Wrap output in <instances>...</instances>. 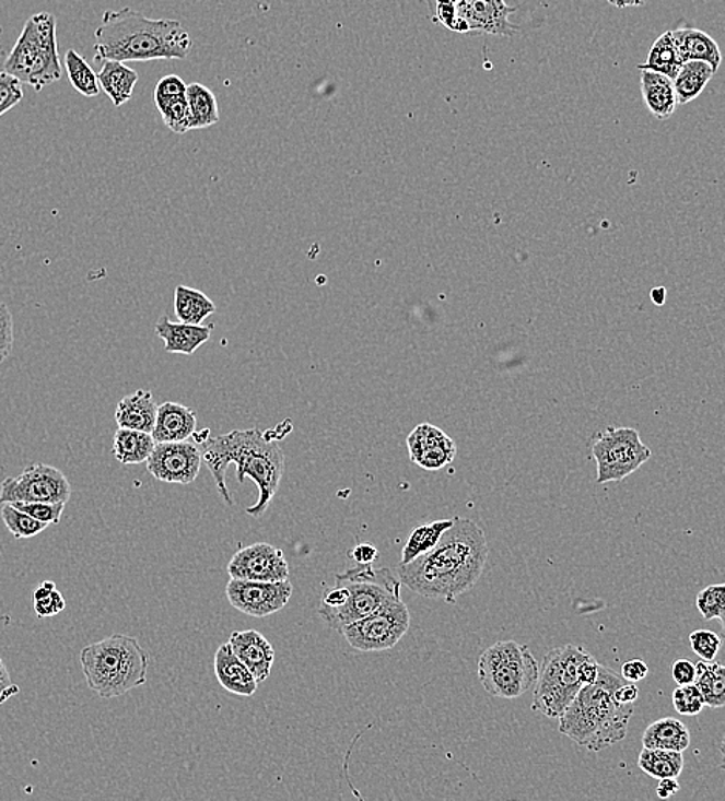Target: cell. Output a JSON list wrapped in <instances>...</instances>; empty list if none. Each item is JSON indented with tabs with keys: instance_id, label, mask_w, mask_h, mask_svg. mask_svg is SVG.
Returning a JSON list of instances; mask_svg holds the SVG:
<instances>
[{
	"instance_id": "40",
	"label": "cell",
	"mask_w": 725,
	"mask_h": 801,
	"mask_svg": "<svg viewBox=\"0 0 725 801\" xmlns=\"http://www.w3.org/2000/svg\"><path fill=\"white\" fill-rule=\"evenodd\" d=\"M671 702H674L676 712L687 717L698 716L705 708L704 695L694 683L678 686V690L674 691L671 695Z\"/></svg>"
},
{
	"instance_id": "11",
	"label": "cell",
	"mask_w": 725,
	"mask_h": 801,
	"mask_svg": "<svg viewBox=\"0 0 725 801\" xmlns=\"http://www.w3.org/2000/svg\"><path fill=\"white\" fill-rule=\"evenodd\" d=\"M411 626V614L401 598L383 604L374 614L341 627L340 634L360 652L393 649Z\"/></svg>"
},
{
	"instance_id": "53",
	"label": "cell",
	"mask_w": 725,
	"mask_h": 801,
	"mask_svg": "<svg viewBox=\"0 0 725 801\" xmlns=\"http://www.w3.org/2000/svg\"><path fill=\"white\" fill-rule=\"evenodd\" d=\"M679 789H681V786L678 784V778H660L656 793L659 799L667 800L678 793Z\"/></svg>"
},
{
	"instance_id": "21",
	"label": "cell",
	"mask_w": 725,
	"mask_h": 801,
	"mask_svg": "<svg viewBox=\"0 0 725 801\" xmlns=\"http://www.w3.org/2000/svg\"><path fill=\"white\" fill-rule=\"evenodd\" d=\"M157 408L155 398L149 390H137L127 394L116 405L115 419L119 428L129 431L148 432L152 434L155 428Z\"/></svg>"
},
{
	"instance_id": "12",
	"label": "cell",
	"mask_w": 725,
	"mask_h": 801,
	"mask_svg": "<svg viewBox=\"0 0 725 801\" xmlns=\"http://www.w3.org/2000/svg\"><path fill=\"white\" fill-rule=\"evenodd\" d=\"M71 484L61 470L36 462L17 476H9L0 484L2 503H69Z\"/></svg>"
},
{
	"instance_id": "33",
	"label": "cell",
	"mask_w": 725,
	"mask_h": 801,
	"mask_svg": "<svg viewBox=\"0 0 725 801\" xmlns=\"http://www.w3.org/2000/svg\"><path fill=\"white\" fill-rule=\"evenodd\" d=\"M638 765L647 776L656 780L678 778L683 769L682 752L644 747L638 758Z\"/></svg>"
},
{
	"instance_id": "3",
	"label": "cell",
	"mask_w": 725,
	"mask_h": 801,
	"mask_svg": "<svg viewBox=\"0 0 725 801\" xmlns=\"http://www.w3.org/2000/svg\"><path fill=\"white\" fill-rule=\"evenodd\" d=\"M191 45L182 22L150 19L126 7L103 14L95 32V60H183L190 55Z\"/></svg>"
},
{
	"instance_id": "52",
	"label": "cell",
	"mask_w": 725,
	"mask_h": 801,
	"mask_svg": "<svg viewBox=\"0 0 725 801\" xmlns=\"http://www.w3.org/2000/svg\"><path fill=\"white\" fill-rule=\"evenodd\" d=\"M437 11L438 21L453 30L454 22H456V5H454V0H438Z\"/></svg>"
},
{
	"instance_id": "49",
	"label": "cell",
	"mask_w": 725,
	"mask_h": 801,
	"mask_svg": "<svg viewBox=\"0 0 725 801\" xmlns=\"http://www.w3.org/2000/svg\"><path fill=\"white\" fill-rule=\"evenodd\" d=\"M650 668L645 661L642 660H630L622 665V676L627 682H642L647 679Z\"/></svg>"
},
{
	"instance_id": "57",
	"label": "cell",
	"mask_w": 725,
	"mask_h": 801,
	"mask_svg": "<svg viewBox=\"0 0 725 801\" xmlns=\"http://www.w3.org/2000/svg\"><path fill=\"white\" fill-rule=\"evenodd\" d=\"M721 620V627H723V639H725V612L723 615L720 616Z\"/></svg>"
},
{
	"instance_id": "6",
	"label": "cell",
	"mask_w": 725,
	"mask_h": 801,
	"mask_svg": "<svg viewBox=\"0 0 725 801\" xmlns=\"http://www.w3.org/2000/svg\"><path fill=\"white\" fill-rule=\"evenodd\" d=\"M3 71L24 85L43 92L62 78L56 17L47 11L33 14L25 22L16 45L3 63Z\"/></svg>"
},
{
	"instance_id": "35",
	"label": "cell",
	"mask_w": 725,
	"mask_h": 801,
	"mask_svg": "<svg viewBox=\"0 0 725 801\" xmlns=\"http://www.w3.org/2000/svg\"><path fill=\"white\" fill-rule=\"evenodd\" d=\"M0 518L16 540H28L43 533L48 528L47 522L30 517L25 511L16 509L11 503L0 504Z\"/></svg>"
},
{
	"instance_id": "19",
	"label": "cell",
	"mask_w": 725,
	"mask_h": 801,
	"mask_svg": "<svg viewBox=\"0 0 725 801\" xmlns=\"http://www.w3.org/2000/svg\"><path fill=\"white\" fill-rule=\"evenodd\" d=\"M212 329L213 326L173 322L164 315L156 322L155 333L164 341L165 352L190 356L210 340Z\"/></svg>"
},
{
	"instance_id": "2",
	"label": "cell",
	"mask_w": 725,
	"mask_h": 801,
	"mask_svg": "<svg viewBox=\"0 0 725 801\" xmlns=\"http://www.w3.org/2000/svg\"><path fill=\"white\" fill-rule=\"evenodd\" d=\"M277 428L262 432L259 428L249 431H234L221 436H209L199 443L202 462L208 466L218 491L227 506L234 504L225 483V470L229 464L236 466V478L243 483L247 476L258 486V502L246 509L250 517L259 518L265 515L272 503L273 496L280 488L283 478L285 458L280 444L277 441Z\"/></svg>"
},
{
	"instance_id": "45",
	"label": "cell",
	"mask_w": 725,
	"mask_h": 801,
	"mask_svg": "<svg viewBox=\"0 0 725 801\" xmlns=\"http://www.w3.org/2000/svg\"><path fill=\"white\" fill-rule=\"evenodd\" d=\"M14 344V321L9 306L0 303V364L9 358Z\"/></svg>"
},
{
	"instance_id": "5",
	"label": "cell",
	"mask_w": 725,
	"mask_h": 801,
	"mask_svg": "<svg viewBox=\"0 0 725 801\" xmlns=\"http://www.w3.org/2000/svg\"><path fill=\"white\" fill-rule=\"evenodd\" d=\"M81 668L86 686L101 698L126 695L148 683V650L135 637L115 634L81 650Z\"/></svg>"
},
{
	"instance_id": "7",
	"label": "cell",
	"mask_w": 725,
	"mask_h": 801,
	"mask_svg": "<svg viewBox=\"0 0 725 801\" xmlns=\"http://www.w3.org/2000/svg\"><path fill=\"white\" fill-rule=\"evenodd\" d=\"M336 582L348 590V600L341 608L332 611H318L329 627L340 632L346 624L359 622L364 616L374 614L383 604L401 598L400 578L389 567L374 569L372 564H359V567L336 575Z\"/></svg>"
},
{
	"instance_id": "20",
	"label": "cell",
	"mask_w": 725,
	"mask_h": 801,
	"mask_svg": "<svg viewBox=\"0 0 725 801\" xmlns=\"http://www.w3.org/2000/svg\"><path fill=\"white\" fill-rule=\"evenodd\" d=\"M197 421L194 410L186 405L172 401L164 402L157 408L153 438L156 443L187 441L197 432Z\"/></svg>"
},
{
	"instance_id": "16",
	"label": "cell",
	"mask_w": 725,
	"mask_h": 801,
	"mask_svg": "<svg viewBox=\"0 0 725 801\" xmlns=\"http://www.w3.org/2000/svg\"><path fill=\"white\" fill-rule=\"evenodd\" d=\"M227 574L236 580L284 581L289 580V564L281 549L255 543L232 556Z\"/></svg>"
},
{
	"instance_id": "27",
	"label": "cell",
	"mask_w": 725,
	"mask_h": 801,
	"mask_svg": "<svg viewBox=\"0 0 725 801\" xmlns=\"http://www.w3.org/2000/svg\"><path fill=\"white\" fill-rule=\"evenodd\" d=\"M173 306H175L176 318L186 325H202L210 315L217 311L215 303L206 293L186 287V285H178L175 288Z\"/></svg>"
},
{
	"instance_id": "1",
	"label": "cell",
	"mask_w": 725,
	"mask_h": 801,
	"mask_svg": "<svg viewBox=\"0 0 725 801\" xmlns=\"http://www.w3.org/2000/svg\"><path fill=\"white\" fill-rule=\"evenodd\" d=\"M488 554L482 528L468 518L456 517L430 552L414 562L400 564L398 578L419 596L456 603L482 577Z\"/></svg>"
},
{
	"instance_id": "22",
	"label": "cell",
	"mask_w": 725,
	"mask_h": 801,
	"mask_svg": "<svg viewBox=\"0 0 725 801\" xmlns=\"http://www.w3.org/2000/svg\"><path fill=\"white\" fill-rule=\"evenodd\" d=\"M641 92L650 115L657 120H667L675 115L678 97L674 79L655 71L641 70Z\"/></svg>"
},
{
	"instance_id": "39",
	"label": "cell",
	"mask_w": 725,
	"mask_h": 801,
	"mask_svg": "<svg viewBox=\"0 0 725 801\" xmlns=\"http://www.w3.org/2000/svg\"><path fill=\"white\" fill-rule=\"evenodd\" d=\"M697 608L705 622L720 620L725 612V582L702 589L697 597Z\"/></svg>"
},
{
	"instance_id": "9",
	"label": "cell",
	"mask_w": 725,
	"mask_h": 801,
	"mask_svg": "<svg viewBox=\"0 0 725 801\" xmlns=\"http://www.w3.org/2000/svg\"><path fill=\"white\" fill-rule=\"evenodd\" d=\"M477 672L483 690L492 697L514 699L536 686L539 663L528 646L508 639L484 650Z\"/></svg>"
},
{
	"instance_id": "17",
	"label": "cell",
	"mask_w": 725,
	"mask_h": 801,
	"mask_svg": "<svg viewBox=\"0 0 725 801\" xmlns=\"http://www.w3.org/2000/svg\"><path fill=\"white\" fill-rule=\"evenodd\" d=\"M236 657L250 669L259 682H266L276 661V650L269 639L257 631L234 632L229 638Z\"/></svg>"
},
{
	"instance_id": "24",
	"label": "cell",
	"mask_w": 725,
	"mask_h": 801,
	"mask_svg": "<svg viewBox=\"0 0 725 801\" xmlns=\"http://www.w3.org/2000/svg\"><path fill=\"white\" fill-rule=\"evenodd\" d=\"M97 81L113 105L121 107L133 96L139 76L137 71L119 60H104L103 69L97 73Z\"/></svg>"
},
{
	"instance_id": "26",
	"label": "cell",
	"mask_w": 725,
	"mask_h": 801,
	"mask_svg": "<svg viewBox=\"0 0 725 801\" xmlns=\"http://www.w3.org/2000/svg\"><path fill=\"white\" fill-rule=\"evenodd\" d=\"M156 441L148 432L118 428L113 438V455L121 464H141L149 460Z\"/></svg>"
},
{
	"instance_id": "30",
	"label": "cell",
	"mask_w": 725,
	"mask_h": 801,
	"mask_svg": "<svg viewBox=\"0 0 725 801\" xmlns=\"http://www.w3.org/2000/svg\"><path fill=\"white\" fill-rule=\"evenodd\" d=\"M187 104L191 116V130H201L220 122V110L215 94L202 84L187 85Z\"/></svg>"
},
{
	"instance_id": "29",
	"label": "cell",
	"mask_w": 725,
	"mask_h": 801,
	"mask_svg": "<svg viewBox=\"0 0 725 801\" xmlns=\"http://www.w3.org/2000/svg\"><path fill=\"white\" fill-rule=\"evenodd\" d=\"M682 66L683 60L676 48L671 32H665L664 35L657 37L655 44L650 48L647 60L638 66V69L655 71V73L675 79Z\"/></svg>"
},
{
	"instance_id": "47",
	"label": "cell",
	"mask_w": 725,
	"mask_h": 801,
	"mask_svg": "<svg viewBox=\"0 0 725 801\" xmlns=\"http://www.w3.org/2000/svg\"><path fill=\"white\" fill-rule=\"evenodd\" d=\"M671 676H674L675 683L678 684V686H686V684L694 683V680H697V664L691 663V661L686 660V658L676 660L675 663L671 664Z\"/></svg>"
},
{
	"instance_id": "18",
	"label": "cell",
	"mask_w": 725,
	"mask_h": 801,
	"mask_svg": "<svg viewBox=\"0 0 725 801\" xmlns=\"http://www.w3.org/2000/svg\"><path fill=\"white\" fill-rule=\"evenodd\" d=\"M215 675L218 683L231 694L252 697L257 692L258 680L250 669L236 657L231 643H224L215 653Z\"/></svg>"
},
{
	"instance_id": "54",
	"label": "cell",
	"mask_w": 725,
	"mask_h": 801,
	"mask_svg": "<svg viewBox=\"0 0 725 801\" xmlns=\"http://www.w3.org/2000/svg\"><path fill=\"white\" fill-rule=\"evenodd\" d=\"M615 9L623 10L631 9V7H642L647 3V0H607Z\"/></svg>"
},
{
	"instance_id": "23",
	"label": "cell",
	"mask_w": 725,
	"mask_h": 801,
	"mask_svg": "<svg viewBox=\"0 0 725 801\" xmlns=\"http://www.w3.org/2000/svg\"><path fill=\"white\" fill-rule=\"evenodd\" d=\"M671 36H674L676 48L683 62L702 60L712 66L713 70H720L723 63V52L716 40L708 33L697 28H678L671 32Z\"/></svg>"
},
{
	"instance_id": "10",
	"label": "cell",
	"mask_w": 725,
	"mask_h": 801,
	"mask_svg": "<svg viewBox=\"0 0 725 801\" xmlns=\"http://www.w3.org/2000/svg\"><path fill=\"white\" fill-rule=\"evenodd\" d=\"M592 453L599 484L625 480L652 458V450L642 443L640 432L631 427H608L600 432L593 441Z\"/></svg>"
},
{
	"instance_id": "34",
	"label": "cell",
	"mask_w": 725,
	"mask_h": 801,
	"mask_svg": "<svg viewBox=\"0 0 725 801\" xmlns=\"http://www.w3.org/2000/svg\"><path fill=\"white\" fill-rule=\"evenodd\" d=\"M63 63H66L70 84L78 93L85 97L100 96L101 85L97 81V73L93 71L92 66L78 51H67Z\"/></svg>"
},
{
	"instance_id": "42",
	"label": "cell",
	"mask_w": 725,
	"mask_h": 801,
	"mask_svg": "<svg viewBox=\"0 0 725 801\" xmlns=\"http://www.w3.org/2000/svg\"><path fill=\"white\" fill-rule=\"evenodd\" d=\"M690 645L693 652L701 660L713 661L721 648H723V638L715 632L708 629H698L690 634Z\"/></svg>"
},
{
	"instance_id": "15",
	"label": "cell",
	"mask_w": 725,
	"mask_h": 801,
	"mask_svg": "<svg viewBox=\"0 0 725 801\" xmlns=\"http://www.w3.org/2000/svg\"><path fill=\"white\" fill-rule=\"evenodd\" d=\"M454 32H479L506 37H513L518 32V26L510 22L516 9L506 5L505 0H454Z\"/></svg>"
},
{
	"instance_id": "50",
	"label": "cell",
	"mask_w": 725,
	"mask_h": 801,
	"mask_svg": "<svg viewBox=\"0 0 725 801\" xmlns=\"http://www.w3.org/2000/svg\"><path fill=\"white\" fill-rule=\"evenodd\" d=\"M349 556H352L356 564H372L378 559V549L370 543H360L349 552Z\"/></svg>"
},
{
	"instance_id": "14",
	"label": "cell",
	"mask_w": 725,
	"mask_h": 801,
	"mask_svg": "<svg viewBox=\"0 0 725 801\" xmlns=\"http://www.w3.org/2000/svg\"><path fill=\"white\" fill-rule=\"evenodd\" d=\"M148 472L157 481L168 484H190L197 480L202 464L197 443H156L150 455Z\"/></svg>"
},
{
	"instance_id": "25",
	"label": "cell",
	"mask_w": 725,
	"mask_h": 801,
	"mask_svg": "<svg viewBox=\"0 0 725 801\" xmlns=\"http://www.w3.org/2000/svg\"><path fill=\"white\" fill-rule=\"evenodd\" d=\"M691 735L689 728L674 717L660 718L645 729L642 744L650 750L683 752L689 750Z\"/></svg>"
},
{
	"instance_id": "41",
	"label": "cell",
	"mask_w": 725,
	"mask_h": 801,
	"mask_svg": "<svg viewBox=\"0 0 725 801\" xmlns=\"http://www.w3.org/2000/svg\"><path fill=\"white\" fill-rule=\"evenodd\" d=\"M456 453V443L448 438L446 441L435 444V446L424 450V452L417 458L416 464L420 466V468H423L424 470H441L454 461Z\"/></svg>"
},
{
	"instance_id": "56",
	"label": "cell",
	"mask_w": 725,
	"mask_h": 801,
	"mask_svg": "<svg viewBox=\"0 0 725 801\" xmlns=\"http://www.w3.org/2000/svg\"><path fill=\"white\" fill-rule=\"evenodd\" d=\"M720 750H721V755H723V763H721V769L724 770V776H725V735H724L723 742H721Z\"/></svg>"
},
{
	"instance_id": "31",
	"label": "cell",
	"mask_w": 725,
	"mask_h": 801,
	"mask_svg": "<svg viewBox=\"0 0 725 801\" xmlns=\"http://www.w3.org/2000/svg\"><path fill=\"white\" fill-rule=\"evenodd\" d=\"M694 684L704 695L705 706L720 709L725 706V665L717 661L702 660L697 663Z\"/></svg>"
},
{
	"instance_id": "36",
	"label": "cell",
	"mask_w": 725,
	"mask_h": 801,
	"mask_svg": "<svg viewBox=\"0 0 725 801\" xmlns=\"http://www.w3.org/2000/svg\"><path fill=\"white\" fill-rule=\"evenodd\" d=\"M155 104L165 126L171 128L173 133L186 134L191 130L190 108L186 96L155 101Z\"/></svg>"
},
{
	"instance_id": "38",
	"label": "cell",
	"mask_w": 725,
	"mask_h": 801,
	"mask_svg": "<svg viewBox=\"0 0 725 801\" xmlns=\"http://www.w3.org/2000/svg\"><path fill=\"white\" fill-rule=\"evenodd\" d=\"M448 438L449 436L446 435L445 432L441 431V428L431 426V424H420V426H417L414 431H412V434L408 436V450L411 461L416 462L417 458H419L424 450L430 449V447L435 446V444L446 441Z\"/></svg>"
},
{
	"instance_id": "4",
	"label": "cell",
	"mask_w": 725,
	"mask_h": 801,
	"mask_svg": "<svg viewBox=\"0 0 725 801\" xmlns=\"http://www.w3.org/2000/svg\"><path fill=\"white\" fill-rule=\"evenodd\" d=\"M623 682L622 675L600 664L596 682L582 687L559 717V731L592 752L622 742L634 712V705H622L615 698L616 687Z\"/></svg>"
},
{
	"instance_id": "48",
	"label": "cell",
	"mask_w": 725,
	"mask_h": 801,
	"mask_svg": "<svg viewBox=\"0 0 725 801\" xmlns=\"http://www.w3.org/2000/svg\"><path fill=\"white\" fill-rule=\"evenodd\" d=\"M19 692H21V687L13 683L7 664L0 658V706L5 705L10 698L16 697Z\"/></svg>"
},
{
	"instance_id": "46",
	"label": "cell",
	"mask_w": 725,
	"mask_h": 801,
	"mask_svg": "<svg viewBox=\"0 0 725 801\" xmlns=\"http://www.w3.org/2000/svg\"><path fill=\"white\" fill-rule=\"evenodd\" d=\"M187 85L182 78L171 74L161 79L155 89V101L173 99V97L186 96Z\"/></svg>"
},
{
	"instance_id": "28",
	"label": "cell",
	"mask_w": 725,
	"mask_h": 801,
	"mask_svg": "<svg viewBox=\"0 0 725 801\" xmlns=\"http://www.w3.org/2000/svg\"><path fill=\"white\" fill-rule=\"evenodd\" d=\"M716 71L702 60H689L683 62L678 76L674 79L676 97L678 104L686 105L693 103L704 92L705 86L715 76Z\"/></svg>"
},
{
	"instance_id": "8",
	"label": "cell",
	"mask_w": 725,
	"mask_h": 801,
	"mask_svg": "<svg viewBox=\"0 0 725 801\" xmlns=\"http://www.w3.org/2000/svg\"><path fill=\"white\" fill-rule=\"evenodd\" d=\"M588 650L565 645L550 650L539 665V676L533 695V710L548 718H559L585 686L581 665Z\"/></svg>"
},
{
	"instance_id": "13",
	"label": "cell",
	"mask_w": 725,
	"mask_h": 801,
	"mask_svg": "<svg viewBox=\"0 0 725 801\" xmlns=\"http://www.w3.org/2000/svg\"><path fill=\"white\" fill-rule=\"evenodd\" d=\"M292 593L294 586L289 580L254 581L231 578L225 586L229 603L234 605L236 611L257 619L280 612L291 600Z\"/></svg>"
},
{
	"instance_id": "44",
	"label": "cell",
	"mask_w": 725,
	"mask_h": 801,
	"mask_svg": "<svg viewBox=\"0 0 725 801\" xmlns=\"http://www.w3.org/2000/svg\"><path fill=\"white\" fill-rule=\"evenodd\" d=\"M24 99V84L2 71L0 73V116L5 115Z\"/></svg>"
},
{
	"instance_id": "37",
	"label": "cell",
	"mask_w": 725,
	"mask_h": 801,
	"mask_svg": "<svg viewBox=\"0 0 725 801\" xmlns=\"http://www.w3.org/2000/svg\"><path fill=\"white\" fill-rule=\"evenodd\" d=\"M33 603H35V612L39 619L59 615L66 609V598L52 581H44L35 590Z\"/></svg>"
},
{
	"instance_id": "51",
	"label": "cell",
	"mask_w": 725,
	"mask_h": 801,
	"mask_svg": "<svg viewBox=\"0 0 725 801\" xmlns=\"http://www.w3.org/2000/svg\"><path fill=\"white\" fill-rule=\"evenodd\" d=\"M615 698L618 699L622 705H634L640 698V690H638L636 683L623 682L616 687Z\"/></svg>"
},
{
	"instance_id": "32",
	"label": "cell",
	"mask_w": 725,
	"mask_h": 801,
	"mask_svg": "<svg viewBox=\"0 0 725 801\" xmlns=\"http://www.w3.org/2000/svg\"><path fill=\"white\" fill-rule=\"evenodd\" d=\"M454 525L453 520H441L431 522V525L419 526L412 530L408 541H406L404 551H401L400 564L414 562L426 552H430L435 544L441 541L443 533Z\"/></svg>"
},
{
	"instance_id": "55",
	"label": "cell",
	"mask_w": 725,
	"mask_h": 801,
	"mask_svg": "<svg viewBox=\"0 0 725 801\" xmlns=\"http://www.w3.org/2000/svg\"><path fill=\"white\" fill-rule=\"evenodd\" d=\"M650 296H652V301L656 304V306H664L665 298H667V288L655 287L653 288L652 293H650Z\"/></svg>"
},
{
	"instance_id": "43",
	"label": "cell",
	"mask_w": 725,
	"mask_h": 801,
	"mask_svg": "<svg viewBox=\"0 0 725 801\" xmlns=\"http://www.w3.org/2000/svg\"><path fill=\"white\" fill-rule=\"evenodd\" d=\"M16 509L25 511L30 517L50 525H59L61 522L63 510L67 503H11Z\"/></svg>"
}]
</instances>
